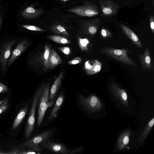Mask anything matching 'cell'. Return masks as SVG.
I'll return each mask as SVG.
<instances>
[{
  "instance_id": "obj_15",
  "label": "cell",
  "mask_w": 154,
  "mask_h": 154,
  "mask_svg": "<svg viewBox=\"0 0 154 154\" xmlns=\"http://www.w3.org/2000/svg\"><path fill=\"white\" fill-rule=\"evenodd\" d=\"M41 8L35 9L31 6L25 8L21 12V15L24 18L28 19H32L36 18L43 13Z\"/></svg>"
},
{
  "instance_id": "obj_5",
  "label": "cell",
  "mask_w": 154,
  "mask_h": 154,
  "mask_svg": "<svg viewBox=\"0 0 154 154\" xmlns=\"http://www.w3.org/2000/svg\"><path fill=\"white\" fill-rule=\"evenodd\" d=\"M68 11L82 17H88L96 16L99 14L100 10L98 6L92 2L85 1L82 5L74 7Z\"/></svg>"
},
{
  "instance_id": "obj_7",
  "label": "cell",
  "mask_w": 154,
  "mask_h": 154,
  "mask_svg": "<svg viewBox=\"0 0 154 154\" xmlns=\"http://www.w3.org/2000/svg\"><path fill=\"white\" fill-rule=\"evenodd\" d=\"M98 3L101 11V16L109 17L116 15L120 7L119 4L112 0H99Z\"/></svg>"
},
{
  "instance_id": "obj_29",
  "label": "cell",
  "mask_w": 154,
  "mask_h": 154,
  "mask_svg": "<svg viewBox=\"0 0 154 154\" xmlns=\"http://www.w3.org/2000/svg\"><path fill=\"white\" fill-rule=\"evenodd\" d=\"M3 103L0 106V114L6 111L8 108V97L4 99Z\"/></svg>"
},
{
  "instance_id": "obj_36",
  "label": "cell",
  "mask_w": 154,
  "mask_h": 154,
  "mask_svg": "<svg viewBox=\"0 0 154 154\" xmlns=\"http://www.w3.org/2000/svg\"><path fill=\"white\" fill-rule=\"evenodd\" d=\"M0 154H7V152H4L0 149Z\"/></svg>"
},
{
  "instance_id": "obj_16",
  "label": "cell",
  "mask_w": 154,
  "mask_h": 154,
  "mask_svg": "<svg viewBox=\"0 0 154 154\" xmlns=\"http://www.w3.org/2000/svg\"><path fill=\"white\" fill-rule=\"evenodd\" d=\"M119 25L124 33L135 45L139 47L142 48L143 45L140 40L132 29L121 23H119Z\"/></svg>"
},
{
  "instance_id": "obj_26",
  "label": "cell",
  "mask_w": 154,
  "mask_h": 154,
  "mask_svg": "<svg viewBox=\"0 0 154 154\" xmlns=\"http://www.w3.org/2000/svg\"><path fill=\"white\" fill-rule=\"evenodd\" d=\"M89 43V40L86 38H78V44L80 48L82 51L88 50V45Z\"/></svg>"
},
{
  "instance_id": "obj_37",
  "label": "cell",
  "mask_w": 154,
  "mask_h": 154,
  "mask_svg": "<svg viewBox=\"0 0 154 154\" xmlns=\"http://www.w3.org/2000/svg\"><path fill=\"white\" fill-rule=\"evenodd\" d=\"M59 0L62 2H67V1H68L70 0Z\"/></svg>"
},
{
  "instance_id": "obj_28",
  "label": "cell",
  "mask_w": 154,
  "mask_h": 154,
  "mask_svg": "<svg viewBox=\"0 0 154 154\" xmlns=\"http://www.w3.org/2000/svg\"><path fill=\"white\" fill-rule=\"evenodd\" d=\"M100 34L102 37L104 38L110 37L112 36L111 32L105 27H102L100 30Z\"/></svg>"
},
{
  "instance_id": "obj_33",
  "label": "cell",
  "mask_w": 154,
  "mask_h": 154,
  "mask_svg": "<svg viewBox=\"0 0 154 154\" xmlns=\"http://www.w3.org/2000/svg\"><path fill=\"white\" fill-rule=\"evenodd\" d=\"M8 90L7 86L0 82V94L7 92Z\"/></svg>"
},
{
  "instance_id": "obj_41",
  "label": "cell",
  "mask_w": 154,
  "mask_h": 154,
  "mask_svg": "<svg viewBox=\"0 0 154 154\" xmlns=\"http://www.w3.org/2000/svg\"></svg>"
},
{
  "instance_id": "obj_34",
  "label": "cell",
  "mask_w": 154,
  "mask_h": 154,
  "mask_svg": "<svg viewBox=\"0 0 154 154\" xmlns=\"http://www.w3.org/2000/svg\"><path fill=\"white\" fill-rule=\"evenodd\" d=\"M37 153L35 152L29 150L20 151L19 154H35Z\"/></svg>"
},
{
  "instance_id": "obj_8",
  "label": "cell",
  "mask_w": 154,
  "mask_h": 154,
  "mask_svg": "<svg viewBox=\"0 0 154 154\" xmlns=\"http://www.w3.org/2000/svg\"><path fill=\"white\" fill-rule=\"evenodd\" d=\"M79 100L82 106L90 111H97L101 107V104L99 100L94 95H91L88 97L80 96Z\"/></svg>"
},
{
  "instance_id": "obj_32",
  "label": "cell",
  "mask_w": 154,
  "mask_h": 154,
  "mask_svg": "<svg viewBox=\"0 0 154 154\" xmlns=\"http://www.w3.org/2000/svg\"><path fill=\"white\" fill-rule=\"evenodd\" d=\"M149 23L150 28L153 34L154 33V17L151 15L149 18Z\"/></svg>"
},
{
  "instance_id": "obj_21",
  "label": "cell",
  "mask_w": 154,
  "mask_h": 154,
  "mask_svg": "<svg viewBox=\"0 0 154 154\" xmlns=\"http://www.w3.org/2000/svg\"><path fill=\"white\" fill-rule=\"evenodd\" d=\"M28 109V104H26L20 110L14 121L12 126L13 129L17 128L22 122L27 113Z\"/></svg>"
},
{
  "instance_id": "obj_14",
  "label": "cell",
  "mask_w": 154,
  "mask_h": 154,
  "mask_svg": "<svg viewBox=\"0 0 154 154\" xmlns=\"http://www.w3.org/2000/svg\"><path fill=\"white\" fill-rule=\"evenodd\" d=\"M138 57L142 66L144 69L149 70L152 67L151 60L149 49L146 47L143 53L139 54Z\"/></svg>"
},
{
  "instance_id": "obj_35",
  "label": "cell",
  "mask_w": 154,
  "mask_h": 154,
  "mask_svg": "<svg viewBox=\"0 0 154 154\" xmlns=\"http://www.w3.org/2000/svg\"><path fill=\"white\" fill-rule=\"evenodd\" d=\"M20 150L18 149H14L13 150L7 152V154H19Z\"/></svg>"
},
{
  "instance_id": "obj_4",
  "label": "cell",
  "mask_w": 154,
  "mask_h": 154,
  "mask_svg": "<svg viewBox=\"0 0 154 154\" xmlns=\"http://www.w3.org/2000/svg\"><path fill=\"white\" fill-rule=\"evenodd\" d=\"M53 133L52 130L44 131L26 140L23 145L35 151L41 152L42 144L49 139Z\"/></svg>"
},
{
  "instance_id": "obj_24",
  "label": "cell",
  "mask_w": 154,
  "mask_h": 154,
  "mask_svg": "<svg viewBox=\"0 0 154 154\" xmlns=\"http://www.w3.org/2000/svg\"><path fill=\"white\" fill-rule=\"evenodd\" d=\"M47 38L53 42L61 44H66L71 43L70 41L64 37L60 35H52Z\"/></svg>"
},
{
  "instance_id": "obj_18",
  "label": "cell",
  "mask_w": 154,
  "mask_h": 154,
  "mask_svg": "<svg viewBox=\"0 0 154 154\" xmlns=\"http://www.w3.org/2000/svg\"><path fill=\"white\" fill-rule=\"evenodd\" d=\"M63 61L55 51L52 48L48 62V69H52L58 65L61 64Z\"/></svg>"
},
{
  "instance_id": "obj_2",
  "label": "cell",
  "mask_w": 154,
  "mask_h": 154,
  "mask_svg": "<svg viewBox=\"0 0 154 154\" xmlns=\"http://www.w3.org/2000/svg\"><path fill=\"white\" fill-rule=\"evenodd\" d=\"M45 86V83H43L40 86L34 95L25 127V135L26 139H28L29 138L33 131L35 126V112L36 106Z\"/></svg>"
},
{
  "instance_id": "obj_39",
  "label": "cell",
  "mask_w": 154,
  "mask_h": 154,
  "mask_svg": "<svg viewBox=\"0 0 154 154\" xmlns=\"http://www.w3.org/2000/svg\"><path fill=\"white\" fill-rule=\"evenodd\" d=\"M2 22V19L0 17V27L1 24Z\"/></svg>"
},
{
  "instance_id": "obj_27",
  "label": "cell",
  "mask_w": 154,
  "mask_h": 154,
  "mask_svg": "<svg viewBox=\"0 0 154 154\" xmlns=\"http://www.w3.org/2000/svg\"><path fill=\"white\" fill-rule=\"evenodd\" d=\"M22 26L29 30L40 32L45 31V30L43 29L34 25L24 24L22 25Z\"/></svg>"
},
{
  "instance_id": "obj_17",
  "label": "cell",
  "mask_w": 154,
  "mask_h": 154,
  "mask_svg": "<svg viewBox=\"0 0 154 154\" xmlns=\"http://www.w3.org/2000/svg\"><path fill=\"white\" fill-rule=\"evenodd\" d=\"M63 75V72L62 71L54 82L50 90L49 100H52L54 99L61 84Z\"/></svg>"
},
{
  "instance_id": "obj_13",
  "label": "cell",
  "mask_w": 154,
  "mask_h": 154,
  "mask_svg": "<svg viewBox=\"0 0 154 154\" xmlns=\"http://www.w3.org/2000/svg\"><path fill=\"white\" fill-rule=\"evenodd\" d=\"M84 68L87 74L93 75L100 71L101 68V64L97 60H89L85 63Z\"/></svg>"
},
{
  "instance_id": "obj_11",
  "label": "cell",
  "mask_w": 154,
  "mask_h": 154,
  "mask_svg": "<svg viewBox=\"0 0 154 154\" xmlns=\"http://www.w3.org/2000/svg\"><path fill=\"white\" fill-rule=\"evenodd\" d=\"M28 42L26 40H23L19 42L7 63V66H10L16 59L26 49L28 46Z\"/></svg>"
},
{
  "instance_id": "obj_6",
  "label": "cell",
  "mask_w": 154,
  "mask_h": 154,
  "mask_svg": "<svg viewBox=\"0 0 154 154\" xmlns=\"http://www.w3.org/2000/svg\"><path fill=\"white\" fill-rule=\"evenodd\" d=\"M42 149H46L52 152L63 154H74L80 153L83 148L79 147L70 150L63 144L54 143L49 139L47 140L42 144Z\"/></svg>"
},
{
  "instance_id": "obj_19",
  "label": "cell",
  "mask_w": 154,
  "mask_h": 154,
  "mask_svg": "<svg viewBox=\"0 0 154 154\" xmlns=\"http://www.w3.org/2000/svg\"><path fill=\"white\" fill-rule=\"evenodd\" d=\"M64 94L63 92H61L58 97L55 103L54 106L51 111L48 119L49 121H51L57 116L58 112L61 106L64 101Z\"/></svg>"
},
{
  "instance_id": "obj_23",
  "label": "cell",
  "mask_w": 154,
  "mask_h": 154,
  "mask_svg": "<svg viewBox=\"0 0 154 154\" xmlns=\"http://www.w3.org/2000/svg\"><path fill=\"white\" fill-rule=\"evenodd\" d=\"M154 124V118H153L148 123L146 127L142 133L139 137V140L140 143H142L146 138Z\"/></svg>"
},
{
  "instance_id": "obj_31",
  "label": "cell",
  "mask_w": 154,
  "mask_h": 154,
  "mask_svg": "<svg viewBox=\"0 0 154 154\" xmlns=\"http://www.w3.org/2000/svg\"><path fill=\"white\" fill-rule=\"evenodd\" d=\"M58 49L64 54L68 55L71 52V49L69 47H60L58 48Z\"/></svg>"
},
{
  "instance_id": "obj_22",
  "label": "cell",
  "mask_w": 154,
  "mask_h": 154,
  "mask_svg": "<svg viewBox=\"0 0 154 154\" xmlns=\"http://www.w3.org/2000/svg\"><path fill=\"white\" fill-rule=\"evenodd\" d=\"M51 47L50 45H45L44 51L41 58V60L45 71L48 69V62L51 52Z\"/></svg>"
},
{
  "instance_id": "obj_9",
  "label": "cell",
  "mask_w": 154,
  "mask_h": 154,
  "mask_svg": "<svg viewBox=\"0 0 154 154\" xmlns=\"http://www.w3.org/2000/svg\"><path fill=\"white\" fill-rule=\"evenodd\" d=\"M16 42L15 40H9L2 46L0 51V63L3 72H5L8 59L11 55V48Z\"/></svg>"
},
{
  "instance_id": "obj_30",
  "label": "cell",
  "mask_w": 154,
  "mask_h": 154,
  "mask_svg": "<svg viewBox=\"0 0 154 154\" xmlns=\"http://www.w3.org/2000/svg\"><path fill=\"white\" fill-rule=\"evenodd\" d=\"M82 62V58L80 57H76L68 61V64L73 65L80 63Z\"/></svg>"
},
{
  "instance_id": "obj_38",
  "label": "cell",
  "mask_w": 154,
  "mask_h": 154,
  "mask_svg": "<svg viewBox=\"0 0 154 154\" xmlns=\"http://www.w3.org/2000/svg\"><path fill=\"white\" fill-rule=\"evenodd\" d=\"M4 101V99L0 101V106L3 103Z\"/></svg>"
},
{
  "instance_id": "obj_20",
  "label": "cell",
  "mask_w": 154,
  "mask_h": 154,
  "mask_svg": "<svg viewBox=\"0 0 154 154\" xmlns=\"http://www.w3.org/2000/svg\"><path fill=\"white\" fill-rule=\"evenodd\" d=\"M130 133L131 132L129 131L126 130L121 134L117 143V149L118 150H122L128 144Z\"/></svg>"
},
{
  "instance_id": "obj_25",
  "label": "cell",
  "mask_w": 154,
  "mask_h": 154,
  "mask_svg": "<svg viewBox=\"0 0 154 154\" xmlns=\"http://www.w3.org/2000/svg\"><path fill=\"white\" fill-rule=\"evenodd\" d=\"M51 29L52 32L55 33L69 35V34L65 28L61 25H54L52 26Z\"/></svg>"
},
{
  "instance_id": "obj_3",
  "label": "cell",
  "mask_w": 154,
  "mask_h": 154,
  "mask_svg": "<svg viewBox=\"0 0 154 154\" xmlns=\"http://www.w3.org/2000/svg\"><path fill=\"white\" fill-rule=\"evenodd\" d=\"M101 52L125 64L134 66H137L134 61L128 56V53L131 52L127 49L106 47L102 49Z\"/></svg>"
},
{
  "instance_id": "obj_1",
  "label": "cell",
  "mask_w": 154,
  "mask_h": 154,
  "mask_svg": "<svg viewBox=\"0 0 154 154\" xmlns=\"http://www.w3.org/2000/svg\"><path fill=\"white\" fill-rule=\"evenodd\" d=\"M50 83L49 82L45 86L43 92L38 100V117L37 126L39 128L41 125L45 113L48 108L54 104L55 100H49V92Z\"/></svg>"
},
{
  "instance_id": "obj_40",
  "label": "cell",
  "mask_w": 154,
  "mask_h": 154,
  "mask_svg": "<svg viewBox=\"0 0 154 154\" xmlns=\"http://www.w3.org/2000/svg\"><path fill=\"white\" fill-rule=\"evenodd\" d=\"M152 4L153 7H154V0H152Z\"/></svg>"
},
{
  "instance_id": "obj_12",
  "label": "cell",
  "mask_w": 154,
  "mask_h": 154,
  "mask_svg": "<svg viewBox=\"0 0 154 154\" xmlns=\"http://www.w3.org/2000/svg\"><path fill=\"white\" fill-rule=\"evenodd\" d=\"M110 88L112 93L116 97L120 100L125 106H128V96L125 90L120 88L116 84L114 83L111 84Z\"/></svg>"
},
{
  "instance_id": "obj_10",
  "label": "cell",
  "mask_w": 154,
  "mask_h": 154,
  "mask_svg": "<svg viewBox=\"0 0 154 154\" xmlns=\"http://www.w3.org/2000/svg\"><path fill=\"white\" fill-rule=\"evenodd\" d=\"M81 23L84 31L91 35H94L96 33L101 23L99 18L84 20L82 21Z\"/></svg>"
}]
</instances>
